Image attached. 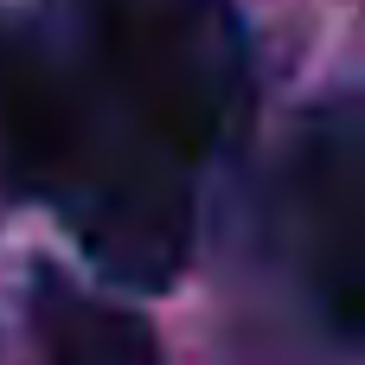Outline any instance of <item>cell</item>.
I'll list each match as a JSON object with an SVG mask.
<instances>
[{
    "label": "cell",
    "mask_w": 365,
    "mask_h": 365,
    "mask_svg": "<svg viewBox=\"0 0 365 365\" xmlns=\"http://www.w3.org/2000/svg\"><path fill=\"white\" fill-rule=\"evenodd\" d=\"M0 160L103 276L167 289L186 269L192 160L160 148L103 83L32 45L0 51Z\"/></svg>",
    "instance_id": "obj_1"
},
{
    "label": "cell",
    "mask_w": 365,
    "mask_h": 365,
    "mask_svg": "<svg viewBox=\"0 0 365 365\" xmlns=\"http://www.w3.org/2000/svg\"><path fill=\"white\" fill-rule=\"evenodd\" d=\"M96 83L180 160L218 154L250 115V45L231 0H90Z\"/></svg>",
    "instance_id": "obj_2"
},
{
    "label": "cell",
    "mask_w": 365,
    "mask_h": 365,
    "mask_svg": "<svg viewBox=\"0 0 365 365\" xmlns=\"http://www.w3.org/2000/svg\"><path fill=\"white\" fill-rule=\"evenodd\" d=\"M308 282L327 321L365 346V160L321 154L308 167Z\"/></svg>",
    "instance_id": "obj_3"
},
{
    "label": "cell",
    "mask_w": 365,
    "mask_h": 365,
    "mask_svg": "<svg viewBox=\"0 0 365 365\" xmlns=\"http://www.w3.org/2000/svg\"><path fill=\"white\" fill-rule=\"evenodd\" d=\"M26 340H32V365H167L154 327L135 308L51 269L32 276Z\"/></svg>",
    "instance_id": "obj_4"
}]
</instances>
